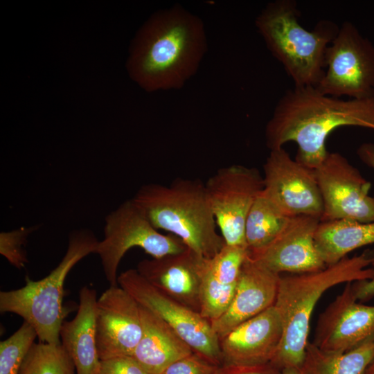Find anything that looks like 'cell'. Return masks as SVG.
<instances>
[{"mask_svg":"<svg viewBox=\"0 0 374 374\" xmlns=\"http://www.w3.org/2000/svg\"><path fill=\"white\" fill-rule=\"evenodd\" d=\"M342 126L374 131V97L342 99L323 94L316 87H294L276 103L265 126V143L270 150L296 143L295 160L314 170L328 153V136Z\"/></svg>","mask_w":374,"mask_h":374,"instance_id":"cell-1","label":"cell"},{"mask_svg":"<svg viewBox=\"0 0 374 374\" xmlns=\"http://www.w3.org/2000/svg\"><path fill=\"white\" fill-rule=\"evenodd\" d=\"M207 48L202 19L175 4L155 12L139 30L127 70L147 91L179 89L196 73Z\"/></svg>","mask_w":374,"mask_h":374,"instance_id":"cell-2","label":"cell"},{"mask_svg":"<svg viewBox=\"0 0 374 374\" xmlns=\"http://www.w3.org/2000/svg\"><path fill=\"white\" fill-rule=\"evenodd\" d=\"M372 257L364 252L346 257L312 272L280 276L274 306L282 322L283 338L271 363L283 370L302 367L312 312L321 296L331 287L374 277Z\"/></svg>","mask_w":374,"mask_h":374,"instance_id":"cell-3","label":"cell"},{"mask_svg":"<svg viewBox=\"0 0 374 374\" xmlns=\"http://www.w3.org/2000/svg\"><path fill=\"white\" fill-rule=\"evenodd\" d=\"M132 199L156 229L170 232L201 256L212 258L225 244L205 184L198 179L177 178L168 186L145 184Z\"/></svg>","mask_w":374,"mask_h":374,"instance_id":"cell-4","label":"cell"},{"mask_svg":"<svg viewBox=\"0 0 374 374\" xmlns=\"http://www.w3.org/2000/svg\"><path fill=\"white\" fill-rule=\"evenodd\" d=\"M300 14L295 1L276 0L260 11L255 25L294 87H316L324 75L326 51L339 27L322 19L308 30L300 24Z\"/></svg>","mask_w":374,"mask_h":374,"instance_id":"cell-5","label":"cell"},{"mask_svg":"<svg viewBox=\"0 0 374 374\" xmlns=\"http://www.w3.org/2000/svg\"><path fill=\"white\" fill-rule=\"evenodd\" d=\"M98 240L91 231H73L61 261L44 278L26 277L21 288L0 292V311L17 314L35 330L39 342L61 344L60 332L66 316L64 285L72 268L91 253H96Z\"/></svg>","mask_w":374,"mask_h":374,"instance_id":"cell-6","label":"cell"},{"mask_svg":"<svg viewBox=\"0 0 374 374\" xmlns=\"http://www.w3.org/2000/svg\"><path fill=\"white\" fill-rule=\"evenodd\" d=\"M133 247L142 249L152 258H160L181 252L187 247L177 237L164 235L156 229L131 199L107 215L104 236L96 248V253L100 257L110 286L118 285V266L127 251Z\"/></svg>","mask_w":374,"mask_h":374,"instance_id":"cell-7","label":"cell"},{"mask_svg":"<svg viewBox=\"0 0 374 374\" xmlns=\"http://www.w3.org/2000/svg\"><path fill=\"white\" fill-rule=\"evenodd\" d=\"M316 87L337 98L374 97V44L350 21L341 25L327 47L324 75Z\"/></svg>","mask_w":374,"mask_h":374,"instance_id":"cell-8","label":"cell"},{"mask_svg":"<svg viewBox=\"0 0 374 374\" xmlns=\"http://www.w3.org/2000/svg\"><path fill=\"white\" fill-rule=\"evenodd\" d=\"M118 285L141 306L164 321L195 353L216 366L222 364L219 337L211 322L195 312L170 299L148 282L136 270L130 269L118 276Z\"/></svg>","mask_w":374,"mask_h":374,"instance_id":"cell-9","label":"cell"},{"mask_svg":"<svg viewBox=\"0 0 374 374\" xmlns=\"http://www.w3.org/2000/svg\"><path fill=\"white\" fill-rule=\"evenodd\" d=\"M205 188L225 244L247 247L245 222L263 189L262 176L256 168L234 164L220 168L206 181Z\"/></svg>","mask_w":374,"mask_h":374,"instance_id":"cell-10","label":"cell"},{"mask_svg":"<svg viewBox=\"0 0 374 374\" xmlns=\"http://www.w3.org/2000/svg\"><path fill=\"white\" fill-rule=\"evenodd\" d=\"M314 172L323 206L321 222H374L371 184L344 155L328 152Z\"/></svg>","mask_w":374,"mask_h":374,"instance_id":"cell-11","label":"cell"},{"mask_svg":"<svg viewBox=\"0 0 374 374\" xmlns=\"http://www.w3.org/2000/svg\"><path fill=\"white\" fill-rule=\"evenodd\" d=\"M263 172L262 194L284 215L321 220L323 206L314 170L294 160L281 148L270 150Z\"/></svg>","mask_w":374,"mask_h":374,"instance_id":"cell-12","label":"cell"},{"mask_svg":"<svg viewBox=\"0 0 374 374\" xmlns=\"http://www.w3.org/2000/svg\"><path fill=\"white\" fill-rule=\"evenodd\" d=\"M95 325L100 360L132 356L142 335L140 306L121 287L110 286L98 298Z\"/></svg>","mask_w":374,"mask_h":374,"instance_id":"cell-13","label":"cell"},{"mask_svg":"<svg viewBox=\"0 0 374 374\" xmlns=\"http://www.w3.org/2000/svg\"><path fill=\"white\" fill-rule=\"evenodd\" d=\"M374 337V305L358 302L353 283L319 315L312 342L320 350L345 353Z\"/></svg>","mask_w":374,"mask_h":374,"instance_id":"cell-14","label":"cell"},{"mask_svg":"<svg viewBox=\"0 0 374 374\" xmlns=\"http://www.w3.org/2000/svg\"><path fill=\"white\" fill-rule=\"evenodd\" d=\"M320 219L300 215L290 217L278 234L265 247L248 251L249 256L270 270L303 274L326 267L315 245V232Z\"/></svg>","mask_w":374,"mask_h":374,"instance_id":"cell-15","label":"cell"},{"mask_svg":"<svg viewBox=\"0 0 374 374\" xmlns=\"http://www.w3.org/2000/svg\"><path fill=\"white\" fill-rule=\"evenodd\" d=\"M207 258L186 249L140 261L138 272L161 293L200 313L201 290Z\"/></svg>","mask_w":374,"mask_h":374,"instance_id":"cell-16","label":"cell"},{"mask_svg":"<svg viewBox=\"0 0 374 374\" xmlns=\"http://www.w3.org/2000/svg\"><path fill=\"white\" fill-rule=\"evenodd\" d=\"M280 318L273 305L219 338L222 364L271 362L283 338Z\"/></svg>","mask_w":374,"mask_h":374,"instance_id":"cell-17","label":"cell"},{"mask_svg":"<svg viewBox=\"0 0 374 374\" xmlns=\"http://www.w3.org/2000/svg\"><path fill=\"white\" fill-rule=\"evenodd\" d=\"M280 276L248 254L229 307L220 317L211 322L218 337L273 306Z\"/></svg>","mask_w":374,"mask_h":374,"instance_id":"cell-18","label":"cell"},{"mask_svg":"<svg viewBox=\"0 0 374 374\" xmlns=\"http://www.w3.org/2000/svg\"><path fill=\"white\" fill-rule=\"evenodd\" d=\"M96 292L84 286L79 292L75 317L61 326V344L71 358L76 374H97L100 362L96 341Z\"/></svg>","mask_w":374,"mask_h":374,"instance_id":"cell-19","label":"cell"},{"mask_svg":"<svg viewBox=\"0 0 374 374\" xmlns=\"http://www.w3.org/2000/svg\"><path fill=\"white\" fill-rule=\"evenodd\" d=\"M139 306L142 335L132 357L148 373L161 374L193 351L164 321Z\"/></svg>","mask_w":374,"mask_h":374,"instance_id":"cell-20","label":"cell"},{"mask_svg":"<svg viewBox=\"0 0 374 374\" xmlns=\"http://www.w3.org/2000/svg\"><path fill=\"white\" fill-rule=\"evenodd\" d=\"M318 253L326 266L347 257L350 252L374 244V222L337 220L319 223L314 236Z\"/></svg>","mask_w":374,"mask_h":374,"instance_id":"cell-21","label":"cell"},{"mask_svg":"<svg viewBox=\"0 0 374 374\" xmlns=\"http://www.w3.org/2000/svg\"><path fill=\"white\" fill-rule=\"evenodd\" d=\"M373 359L374 337L345 353L326 352L309 343L302 366L307 374H364Z\"/></svg>","mask_w":374,"mask_h":374,"instance_id":"cell-22","label":"cell"},{"mask_svg":"<svg viewBox=\"0 0 374 374\" xmlns=\"http://www.w3.org/2000/svg\"><path fill=\"white\" fill-rule=\"evenodd\" d=\"M290 217L261 192L251 207L245 222L244 238L248 251L259 249L270 242Z\"/></svg>","mask_w":374,"mask_h":374,"instance_id":"cell-23","label":"cell"},{"mask_svg":"<svg viewBox=\"0 0 374 374\" xmlns=\"http://www.w3.org/2000/svg\"><path fill=\"white\" fill-rule=\"evenodd\" d=\"M74 364L62 344L34 343L18 374H75Z\"/></svg>","mask_w":374,"mask_h":374,"instance_id":"cell-24","label":"cell"},{"mask_svg":"<svg viewBox=\"0 0 374 374\" xmlns=\"http://www.w3.org/2000/svg\"><path fill=\"white\" fill-rule=\"evenodd\" d=\"M37 334L24 321L12 335L0 343V374H18Z\"/></svg>","mask_w":374,"mask_h":374,"instance_id":"cell-25","label":"cell"},{"mask_svg":"<svg viewBox=\"0 0 374 374\" xmlns=\"http://www.w3.org/2000/svg\"><path fill=\"white\" fill-rule=\"evenodd\" d=\"M35 229L36 226L21 227L0 233V253L18 269L24 268L28 263L27 253L24 247L28 235Z\"/></svg>","mask_w":374,"mask_h":374,"instance_id":"cell-26","label":"cell"},{"mask_svg":"<svg viewBox=\"0 0 374 374\" xmlns=\"http://www.w3.org/2000/svg\"><path fill=\"white\" fill-rule=\"evenodd\" d=\"M217 366L192 353L170 365L161 374H214Z\"/></svg>","mask_w":374,"mask_h":374,"instance_id":"cell-27","label":"cell"},{"mask_svg":"<svg viewBox=\"0 0 374 374\" xmlns=\"http://www.w3.org/2000/svg\"><path fill=\"white\" fill-rule=\"evenodd\" d=\"M97 374H150L132 356L101 360Z\"/></svg>","mask_w":374,"mask_h":374,"instance_id":"cell-28","label":"cell"},{"mask_svg":"<svg viewBox=\"0 0 374 374\" xmlns=\"http://www.w3.org/2000/svg\"><path fill=\"white\" fill-rule=\"evenodd\" d=\"M214 374H282V370L271 362L253 364H221Z\"/></svg>","mask_w":374,"mask_h":374,"instance_id":"cell-29","label":"cell"},{"mask_svg":"<svg viewBox=\"0 0 374 374\" xmlns=\"http://www.w3.org/2000/svg\"><path fill=\"white\" fill-rule=\"evenodd\" d=\"M371 265L374 266V257ZM353 288L358 301H368L374 297V277L369 280L353 283Z\"/></svg>","mask_w":374,"mask_h":374,"instance_id":"cell-30","label":"cell"},{"mask_svg":"<svg viewBox=\"0 0 374 374\" xmlns=\"http://www.w3.org/2000/svg\"><path fill=\"white\" fill-rule=\"evenodd\" d=\"M357 154L359 159L365 165L371 168L374 170V143H364L361 144L357 150Z\"/></svg>","mask_w":374,"mask_h":374,"instance_id":"cell-31","label":"cell"},{"mask_svg":"<svg viewBox=\"0 0 374 374\" xmlns=\"http://www.w3.org/2000/svg\"><path fill=\"white\" fill-rule=\"evenodd\" d=\"M282 374H307L304 368H287L282 370Z\"/></svg>","mask_w":374,"mask_h":374,"instance_id":"cell-32","label":"cell"},{"mask_svg":"<svg viewBox=\"0 0 374 374\" xmlns=\"http://www.w3.org/2000/svg\"><path fill=\"white\" fill-rule=\"evenodd\" d=\"M364 374H374V359L366 368Z\"/></svg>","mask_w":374,"mask_h":374,"instance_id":"cell-33","label":"cell"}]
</instances>
